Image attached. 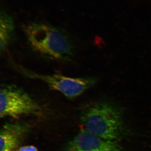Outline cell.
Returning <instances> with one entry per match:
<instances>
[{
	"instance_id": "obj_1",
	"label": "cell",
	"mask_w": 151,
	"mask_h": 151,
	"mask_svg": "<svg viewBox=\"0 0 151 151\" xmlns=\"http://www.w3.org/2000/svg\"><path fill=\"white\" fill-rule=\"evenodd\" d=\"M31 47L41 56L52 60L68 61L74 56V46L64 31L47 24L30 22L23 26Z\"/></svg>"
},
{
	"instance_id": "obj_2",
	"label": "cell",
	"mask_w": 151,
	"mask_h": 151,
	"mask_svg": "<svg viewBox=\"0 0 151 151\" xmlns=\"http://www.w3.org/2000/svg\"><path fill=\"white\" fill-rule=\"evenodd\" d=\"M123 114V109L117 104L95 103L82 114L81 130L104 139L117 142L124 132Z\"/></svg>"
},
{
	"instance_id": "obj_3",
	"label": "cell",
	"mask_w": 151,
	"mask_h": 151,
	"mask_svg": "<svg viewBox=\"0 0 151 151\" xmlns=\"http://www.w3.org/2000/svg\"><path fill=\"white\" fill-rule=\"evenodd\" d=\"M40 111L37 103L23 89L11 85L0 86V119L18 118Z\"/></svg>"
},
{
	"instance_id": "obj_4",
	"label": "cell",
	"mask_w": 151,
	"mask_h": 151,
	"mask_svg": "<svg viewBox=\"0 0 151 151\" xmlns=\"http://www.w3.org/2000/svg\"><path fill=\"white\" fill-rule=\"evenodd\" d=\"M28 77L43 81L51 89L56 90L69 99H73L93 87L97 82L94 77L74 78L60 74L46 75L25 70Z\"/></svg>"
},
{
	"instance_id": "obj_5",
	"label": "cell",
	"mask_w": 151,
	"mask_h": 151,
	"mask_svg": "<svg viewBox=\"0 0 151 151\" xmlns=\"http://www.w3.org/2000/svg\"><path fill=\"white\" fill-rule=\"evenodd\" d=\"M67 151H122V148L116 141L104 139L81 130L70 142Z\"/></svg>"
},
{
	"instance_id": "obj_6",
	"label": "cell",
	"mask_w": 151,
	"mask_h": 151,
	"mask_svg": "<svg viewBox=\"0 0 151 151\" xmlns=\"http://www.w3.org/2000/svg\"><path fill=\"white\" fill-rule=\"evenodd\" d=\"M25 128L17 124L7 123L0 128V151H14L21 142Z\"/></svg>"
},
{
	"instance_id": "obj_7",
	"label": "cell",
	"mask_w": 151,
	"mask_h": 151,
	"mask_svg": "<svg viewBox=\"0 0 151 151\" xmlns=\"http://www.w3.org/2000/svg\"><path fill=\"white\" fill-rule=\"evenodd\" d=\"M14 30V24L9 17L0 13V54L6 48Z\"/></svg>"
},
{
	"instance_id": "obj_8",
	"label": "cell",
	"mask_w": 151,
	"mask_h": 151,
	"mask_svg": "<svg viewBox=\"0 0 151 151\" xmlns=\"http://www.w3.org/2000/svg\"><path fill=\"white\" fill-rule=\"evenodd\" d=\"M18 151H38V150L35 146H25L20 148Z\"/></svg>"
}]
</instances>
